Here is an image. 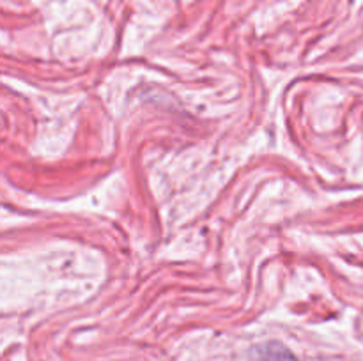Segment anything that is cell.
<instances>
[{
    "instance_id": "6da1fadb",
    "label": "cell",
    "mask_w": 363,
    "mask_h": 361,
    "mask_svg": "<svg viewBox=\"0 0 363 361\" xmlns=\"http://www.w3.org/2000/svg\"><path fill=\"white\" fill-rule=\"evenodd\" d=\"M254 356L257 357V361H296L293 354L279 343H264L255 347Z\"/></svg>"
}]
</instances>
